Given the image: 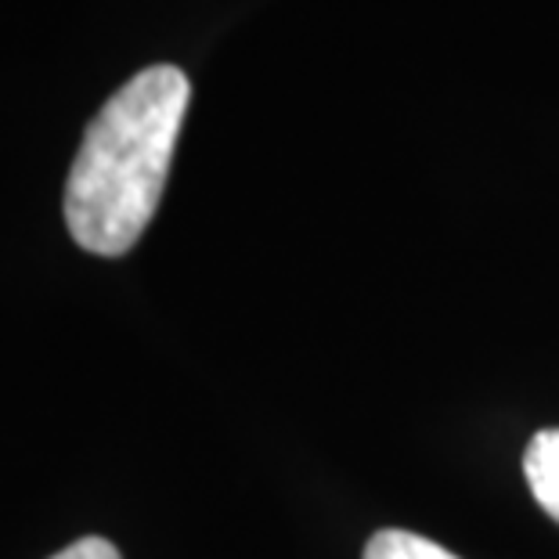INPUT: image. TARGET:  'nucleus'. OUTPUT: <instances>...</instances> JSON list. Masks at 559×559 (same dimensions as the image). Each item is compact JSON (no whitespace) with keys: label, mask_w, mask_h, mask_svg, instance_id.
Segmentation results:
<instances>
[{"label":"nucleus","mask_w":559,"mask_h":559,"mask_svg":"<svg viewBox=\"0 0 559 559\" xmlns=\"http://www.w3.org/2000/svg\"><path fill=\"white\" fill-rule=\"evenodd\" d=\"M192 83L177 66H148L87 123L66 181L69 235L87 253L123 257L159 210Z\"/></svg>","instance_id":"obj_1"},{"label":"nucleus","mask_w":559,"mask_h":559,"mask_svg":"<svg viewBox=\"0 0 559 559\" xmlns=\"http://www.w3.org/2000/svg\"><path fill=\"white\" fill-rule=\"evenodd\" d=\"M523 477L538 506L559 523V430H542L523 451Z\"/></svg>","instance_id":"obj_2"},{"label":"nucleus","mask_w":559,"mask_h":559,"mask_svg":"<svg viewBox=\"0 0 559 559\" xmlns=\"http://www.w3.org/2000/svg\"><path fill=\"white\" fill-rule=\"evenodd\" d=\"M365 559H459V556L415 531L390 527V531H376L372 538H368Z\"/></svg>","instance_id":"obj_3"},{"label":"nucleus","mask_w":559,"mask_h":559,"mask_svg":"<svg viewBox=\"0 0 559 559\" xmlns=\"http://www.w3.org/2000/svg\"><path fill=\"white\" fill-rule=\"evenodd\" d=\"M51 559H123V556L109 538H80L69 549L55 552Z\"/></svg>","instance_id":"obj_4"}]
</instances>
